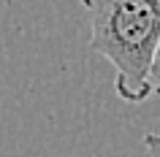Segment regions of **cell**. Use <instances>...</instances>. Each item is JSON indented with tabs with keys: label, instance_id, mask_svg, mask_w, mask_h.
I'll return each instance as SVG.
<instances>
[{
	"label": "cell",
	"instance_id": "obj_2",
	"mask_svg": "<svg viewBox=\"0 0 160 157\" xmlns=\"http://www.w3.org/2000/svg\"><path fill=\"white\" fill-rule=\"evenodd\" d=\"M144 157H160V138L155 133L144 135Z\"/></svg>",
	"mask_w": 160,
	"mask_h": 157
},
{
	"label": "cell",
	"instance_id": "obj_1",
	"mask_svg": "<svg viewBox=\"0 0 160 157\" xmlns=\"http://www.w3.org/2000/svg\"><path fill=\"white\" fill-rule=\"evenodd\" d=\"M90 17V43L114 68L117 95L144 103L155 92L160 43V0H82Z\"/></svg>",
	"mask_w": 160,
	"mask_h": 157
}]
</instances>
